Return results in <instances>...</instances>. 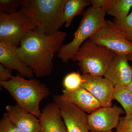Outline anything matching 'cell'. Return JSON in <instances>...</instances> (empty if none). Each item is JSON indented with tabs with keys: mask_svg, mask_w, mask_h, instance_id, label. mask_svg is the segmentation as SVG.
Listing matches in <instances>:
<instances>
[{
	"mask_svg": "<svg viewBox=\"0 0 132 132\" xmlns=\"http://www.w3.org/2000/svg\"><path fill=\"white\" fill-rule=\"evenodd\" d=\"M123 109L117 106L102 107L88 115L89 130L91 132L111 131L118 126Z\"/></svg>",
	"mask_w": 132,
	"mask_h": 132,
	"instance_id": "cell-9",
	"label": "cell"
},
{
	"mask_svg": "<svg viewBox=\"0 0 132 132\" xmlns=\"http://www.w3.org/2000/svg\"><path fill=\"white\" fill-rule=\"evenodd\" d=\"M67 35L66 32L60 31L47 35L36 28L22 40L17 53L36 77L48 76L53 69L55 54L59 52Z\"/></svg>",
	"mask_w": 132,
	"mask_h": 132,
	"instance_id": "cell-1",
	"label": "cell"
},
{
	"mask_svg": "<svg viewBox=\"0 0 132 132\" xmlns=\"http://www.w3.org/2000/svg\"><path fill=\"white\" fill-rule=\"evenodd\" d=\"M67 0H22L21 9L36 27L47 35L59 32L64 24Z\"/></svg>",
	"mask_w": 132,
	"mask_h": 132,
	"instance_id": "cell-3",
	"label": "cell"
},
{
	"mask_svg": "<svg viewBox=\"0 0 132 132\" xmlns=\"http://www.w3.org/2000/svg\"><path fill=\"white\" fill-rule=\"evenodd\" d=\"M39 119L40 132H68L60 108L54 102L43 108Z\"/></svg>",
	"mask_w": 132,
	"mask_h": 132,
	"instance_id": "cell-15",
	"label": "cell"
},
{
	"mask_svg": "<svg viewBox=\"0 0 132 132\" xmlns=\"http://www.w3.org/2000/svg\"><path fill=\"white\" fill-rule=\"evenodd\" d=\"M17 48L12 43L0 42V63L7 68L17 71L23 77L32 79L34 76V72L19 56Z\"/></svg>",
	"mask_w": 132,
	"mask_h": 132,
	"instance_id": "cell-11",
	"label": "cell"
},
{
	"mask_svg": "<svg viewBox=\"0 0 132 132\" xmlns=\"http://www.w3.org/2000/svg\"><path fill=\"white\" fill-rule=\"evenodd\" d=\"M113 99L118 101L123 107L126 116L132 114V94L127 86L116 85L114 86Z\"/></svg>",
	"mask_w": 132,
	"mask_h": 132,
	"instance_id": "cell-18",
	"label": "cell"
},
{
	"mask_svg": "<svg viewBox=\"0 0 132 132\" xmlns=\"http://www.w3.org/2000/svg\"><path fill=\"white\" fill-rule=\"evenodd\" d=\"M116 132H132V114L121 118Z\"/></svg>",
	"mask_w": 132,
	"mask_h": 132,
	"instance_id": "cell-23",
	"label": "cell"
},
{
	"mask_svg": "<svg viewBox=\"0 0 132 132\" xmlns=\"http://www.w3.org/2000/svg\"><path fill=\"white\" fill-rule=\"evenodd\" d=\"M81 87L90 92L102 107L112 106L114 85L105 78L82 74Z\"/></svg>",
	"mask_w": 132,
	"mask_h": 132,
	"instance_id": "cell-10",
	"label": "cell"
},
{
	"mask_svg": "<svg viewBox=\"0 0 132 132\" xmlns=\"http://www.w3.org/2000/svg\"><path fill=\"white\" fill-rule=\"evenodd\" d=\"M21 3L22 0H1L0 13L6 14L14 13L21 7Z\"/></svg>",
	"mask_w": 132,
	"mask_h": 132,
	"instance_id": "cell-21",
	"label": "cell"
},
{
	"mask_svg": "<svg viewBox=\"0 0 132 132\" xmlns=\"http://www.w3.org/2000/svg\"><path fill=\"white\" fill-rule=\"evenodd\" d=\"M0 132H23L11 122L6 113L0 121Z\"/></svg>",
	"mask_w": 132,
	"mask_h": 132,
	"instance_id": "cell-22",
	"label": "cell"
},
{
	"mask_svg": "<svg viewBox=\"0 0 132 132\" xmlns=\"http://www.w3.org/2000/svg\"><path fill=\"white\" fill-rule=\"evenodd\" d=\"M82 81V75L79 73L72 72L64 78L63 85L65 90L72 91L80 87Z\"/></svg>",
	"mask_w": 132,
	"mask_h": 132,
	"instance_id": "cell-20",
	"label": "cell"
},
{
	"mask_svg": "<svg viewBox=\"0 0 132 132\" xmlns=\"http://www.w3.org/2000/svg\"><path fill=\"white\" fill-rule=\"evenodd\" d=\"M126 55L117 54L113 59L104 75V78L114 86H127L132 79V67L129 65Z\"/></svg>",
	"mask_w": 132,
	"mask_h": 132,
	"instance_id": "cell-12",
	"label": "cell"
},
{
	"mask_svg": "<svg viewBox=\"0 0 132 132\" xmlns=\"http://www.w3.org/2000/svg\"><path fill=\"white\" fill-rule=\"evenodd\" d=\"M0 85L9 93L20 108L40 118L41 101L50 94L45 84L35 78L27 79L13 76L9 80L0 82Z\"/></svg>",
	"mask_w": 132,
	"mask_h": 132,
	"instance_id": "cell-2",
	"label": "cell"
},
{
	"mask_svg": "<svg viewBox=\"0 0 132 132\" xmlns=\"http://www.w3.org/2000/svg\"><path fill=\"white\" fill-rule=\"evenodd\" d=\"M92 6L100 8L114 20H123L128 15L132 6V0H90Z\"/></svg>",
	"mask_w": 132,
	"mask_h": 132,
	"instance_id": "cell-16",
	"label": "cell"
},
{
	"mask_svg": "<svg viewBox=\"0 0 132 132\" xmlns=\"http://www.w3.org/2000/svg\"><path fill=\"white\" fill-rule=\"evenodd\" d=\"M12 70L0 64V82H4L12 79Z\"/></svg>",
	"mask_w": 132,
	"mask_h": 132,
	"instance_id": "cell-24",
	"label": "cell"
},
{
	"mask_svg": "<svg viewBox=\"0 0 132 132\" xmlns=\"http://www.w3.org/2000/svg\"><path fill=\"white\" fill-rule=\"evenodd\" d=\"M113 22L124 37L132 43V11L123 20H114Z\"/></svg>",
	"mask_w": 132,
	"mask_h": 132,
	"instance_id": "cell-19",
	"label": "cell"
},
{
	"mask_svg": "<svg viewBox=\"0 0 132 132\" xmlns=\"http://www.w3.org/2000/svg\"><path fill=\"white\" fill-rule=\"evenodd\" d=\"M53 101L59 107L68 132H89L88 115L79 108L54 95Z\"/></svg>",
	"mask_w": 132,
	"mask_h": 132,
	"instance_id": "cell-8",
	"label": "cell"
},
{
	"mask_svg": "<svg viewBox=\"0 0 132 132\" xmlns=\"http://www.w3.org/2000/svg\"><path fill=\"white\" fill-rule=\"evenodd\" d=\"M89 39L118 54H132V43L124 37L113 21L106 23Z\"/></svg>",
	"mask_w": 132,
	"mask_h": 132,
	"instance_id": "cell-7",
	"label": "cell"
},
{
	"mask_svg": "<svg viewBox=\"0 0 132 132\" xmlns=\"http://www.w3.org/2000/svg\"><path fill=\"white\" fill-rule=\"evenodd\" d=\"M90 5V1L88 0H67L64 12L66 27L71 26L74 18L80 14L85 7Z\"/></svg>",
	"mask_w": 132,
	"mask_h": 132,
	"instance_id": "cell-17",
	"label": "cell"
},
{
	"mask_svg": "<svg viewBox=\"0 0 132 132\" xmlns=\"http://www.w3.org/2000/svg\"><path fill=\"white\" fill-rule=\"evenodd\" d=\"M126 57L128 61H130L132 62V54L127 55H126Z\"/></svg>",
	"mask_w": 132,
	"mask_h": 132,
	"instance_id": "cell-26",
	"label": "cell"
},
{
	"mask_svg": "<svg viewBox=\"0 0 132 132\" xmlns=\"http://www.w3.org/2000/svg\"><path fill=\"white\" fill-rule=\"evenodd\" d=\"M6 113L12 123L23 132H40L39 119L16 104L7 106Z\"/></svg>",
	"mask_w": 132,
	"mask_h": 132,
	"instance_id": "cell-14",
	"label": "cell"
},
{
	"mask_svg": "<svg viewBox=\"0 0 132 132\" xmlns=\"http://www.w3.org/2000/svg\"><path fill=\"white\" fill-rule=\"evenodd\" d=\"M117 54L89 39L81 46L72 60L78 61L83 74L102 77Z\"/></svg>",
	"mask_w": 132,
	"mask_h": 132,
	"instance_id": "cell-5",
	"label": "cell"
},
{
	"mask_svg": "<svg viewBox=\"0 0 132 132\" xmlns=\"http://www.w3.org/2000/svg\"><path fill=\"white\" fill-rule=\"evenodd\" d=\"M127 87L128 88V89L130 90V92L132 94V79L130 84L128 86H127Z\"/></svg>",
	"mask_w": 132,
	"mask_h": 132,
	"instance_id": "cell-25",
	"label": "cell"
},
{
	"mask_svg": "<svg viewBox=\"0 0 132 132\" xmlns=\"http://www.w3.org/2000/svg\"><path fill=\"white\" fill-rule=\"evenodd\" d=\"M36 28L21 9L11 14L0 13V42L17 46L29 33Z\"/></svg>",
	"mask_w": 132,
	"mask_h": 132,
	"instance_id": "cell-6",
	"label": "cell"
},
{
	"mask_svg": "<svg viewBox=\"0 0 132 132\" xmlns=\"http://www.w3.org/2000/svg\"><path fill=\"white\" fill-rule=\"evenodd\" d=\"M106 14L101 8L92 6L86 10L72 40L62 45L58 52L59 59L67 63L72 60L82 44L105 25Z\"/></svg>",
	"mask_w": 132,
	"mask_h": 132,
	"instance_id": "cell-4",
	"label": "cell"
},
{
	"mask_svg": "<svg viewBox=\"0 0 132 132\" xmlns=\"http://www.w3.org/2000/svg\"><path fill=\"white\" fill-rule=\"evenodd\" d=\"M113 132L112 131H106V132Z\"/></svg>",
	"mask_w": 132,
	"mask_h": 132,
	"instance_id": "cell-27",
	"label": "cell"
},
{
	"mask_svg": "<svg viewBox=\"0 0 132 132\" xmlns=\"http://www.w3.org/2000/svg\"><path fill=\"white\" fill-rule=\"evenodd\" d=\"M59 96L62 100L75 105L87 113H93L102 107L90 92L81 87L72 91L64 89Z\"/></svg>",
	"mask_w": 132,
	"mask_h": 132,
	"instance_id": "cell-13",
	"label": "cell"
}]
</instances>
